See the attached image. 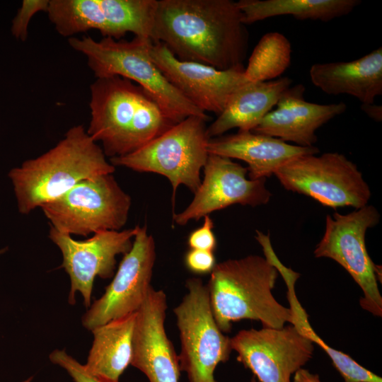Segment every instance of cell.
Listing matches in <instances>:
<instances>
[{
  "label": "cell",
  "instance_id": "cell-1",
  "mask_svg": "<svg viewBox=\"0 0 382 382\" xmlns=\"http://www.w3.org/2000/svg\"><path fill=\"white\" fill-rule=\"evenodd\" d=\"M249 34L232 0H158L152 42L178 59L219 70L245 69Z\"/></svg>",
  "mask_w": 382,
  "mask_h": 382
},
{
  "label": "cell",
  "instance_id": "cell-2",
  "mask_svg": "<svg viewBox=\"0 0 382 382\" xmlns=\"http://www.w3.org/2000/svg\"><path fill=\"white\" fill-rule=\"evenodd\" d=\"M91 120L86 129L110 158L140 149L175 124L142 87L118 76L91 85Z\"/></svg>",
  "mask_w": 382,
  "mask_h": 382
},
{
  "label": "cell",
  "instance_id": "cell-3",
  "mask_svg": "<svg viewBox=\"0 0 382 382\" xmlns=\"http://www.w3.org/2000/svg\"><path fill=\"white\" fill-rule=\"evenodd\" d=\"M102 148L83 125L69 129L63 139L42 155L23 161L8 173L18 211L28 214L82 180L112 174Z\"/></svg>",
  "mask_w": 382,
  "mask_h": 382
},
{
  "label": "cell",
  "instance_id": "cell-4",
  "mask_svg": "<svg viewBox=\"0 0 382 382\" xmlns=\"http://www.w3.org/2000/svg\"><path fill=\"white\" fill-rule=\"evenodd\" d=\"M279 274L270 260L257 255L216 263L206 285L219 329L228 332L233 322L243 319L258 320L262 328L292 324V311L272 294Z\"/></svg>",
  "mask_w": 382,
  "mask_h": 382
},
{
  "label": "cell",
  "instance_id": "cell-5",
  "mask_svg": "<svg viewBox=\"0 0 382 382\" xmlns=\"http://www.w3.org/2000/svg\"><path fill=\"white\" fill-rule=\"evenodd\" d=\"M69 45L83 54L95 77L118 76L129 79L146 90L165 115L174 123L197 115L209 120L185 98L164 76L151 59L149 39L134 37L132 40L103 37L99 41L90 36L71 37Z\"/></svg>",
  "mask_w": 382,
  "mask_h": 382
},
{
  "label": "cell",
  "instance_id": "cell-6",
  "mask_svg": "<svg viewBox=\"0 0 382 382\" xmlns=\"http://www.w3.org/2000/svg\"><path fill=\"white\" fill-rule=\"evenodd\" d=\"M197 115L187 117L135 151L110 158L115 166L165 176L172 186L175 204L178 187L183 185L195 193L201 184L200 173L209 153L207 122Z\"/></svg>",
  "mask_w": 382,
  "mask_h": 382
},
{
  "label": "cell",
  "instance_id": "cell-7",
  "mask_svg": "<svg viewBox=\"0 0 382 382\" xmlns=\"http://www.w3.org/2000/svg\"><path fill=\"white\" fill-rule=\"evenodd\" d=\"M131 204L130 196L112 174H105L81 181L40 208L56 230L87 236L121 230L127 221Z\"/></svg>",
  "mask_w": 382,
  "mask_h": 382
},
{
  "label": "cell",
  "instance_id": "cell-8",
  "mask_svg": "<svg viewBox=\"0 0 382 382\" xmlns=\"http://www.w3.org/2000/svg\"><path fill=\"white\" fill-rule=\"evenodd\" d=\"M187 294L173 309L181 344V371L189 382H217L216 366L226 362L232 351L231 338L214 319L207 285L200 278L186 281Z\"/></svg>",
  "mask_w": 382,
  "mask_h": 382
},
{
  "label": "cell",
  "instance_id": "cell-9",
  "mask_svg": "<svg viewBox=\"0 0 382 382\" xmlns=\"http://www.w3.org/2000/svg\"><path fill=\"white\" fill-rule=\"evenodd\" d=\"M274 175L286 190L311 197L331 208L359 209L367 205L371 197L361 172L337 152L299 156L282 165Z\"/></svg>",
  "mask_w": 382,
  "mask_h": 382
},
{
  "label": "cell",
  "instance_id": "cell-10",
  "mask_svg": "<svg viewBox=\"0 0 382 382\" xmlns=\"http://www.w3.org/2000/svg\"><path fill=\"white\" fill-rule=\"evenodd\" d=\"M379 221L378 210L368 204L347 214L327 215L324 234L313 253L316 257H328L343 267L363 291L361 306L381 317L382 296L377 283L379 266L371 259L365 244L366 231Z\"/></svg>",
  "mask_w": 382,
  "mask_h": 382
},
{
  "label": "cell",
  "instance_id": "cell-11",
  "mask_svg": "<svg viewBox=\"0 0 382 382\" xmlns=\"http://www.w3.org/2000/svg\"><path fill=\"white\" fill-rule=\"evenodd\" d=\"M158 0H50L47 11L57 33L71 37L91 29L121 40L127 33L149 39Z\"/></svg>",
  "mask_w": 382,
  "mask_h": 382
},
{
  "label": "cell",
  "instance_id": "cell-12",
  "mask_svg": "<svg viewBox=\"0 0 382 382\" xmlns=\"http://www.w3.org/2000/svg\"><path fill=\"white\" fill-rule=\"evenodd\" d=\"M156 257L154 239L146 225L138 226L132 248L123 255L112 282L82 316L83 328L91 331L137 313L151 286Z\"/></svg>",
  "mask_w": 382,
  "mask_h": 382
},
{
  "label": "cell",
  "instance_id": "cell-13",
  "mask_svg": "<svg viewBox=\"0 0 382 382\" xmlns=\"http://www.w3.org/2000/svg\"><path fill=\"white\" fill-rule=\"evenodd\" d=\"M313 344L292 324L241 330L231 337L237 360L260 382H291V375L312 358Z\"/></svg>",
  "mask_w": 382,
  "mask_h": 382
},
{
  "label": "cell",
  "instance_id": "cell-14",
  "mask_svg": "<svg viewBox=\"0 0 382 382\" xmlns=\"http://www.w3.org/2000/svg\"><path fill=\"white\" fill-rule=\"evenodd\" d=\"M137 226L120 231H105L93 234L88 239L78 241L50 226L48 237L62 255L61 267L70 279L68 301L76 302L79 292L86 307L91 303L95 279H109L115 274L116 257L125 255L132 248Z\"/></svg>",
  "mask_w": 382,
  "mask_h": 382
},
{
  "label": "cell",
  "instance_id": "cell-15",
  "mask_svg": "<svg viewBox=\"0 0 382 382\" xmlns=\"http://www.w3.org/2000/svg\"><path fill=\"white\" fill-rule=\"evenodd\" d=\"M204 178L190 204L173 219L179 226L198 221L210 213L239 204L253 207L269 202L272 194L266 178H246L247 168L231 158L209 154L203 168Z\"/></svg>",
  "mask_w": 382,
  "mask_h": 382
},
{
  "label": "cell",
  "instance_id": "cell-16",
  "mask_svg": "<svg viewBox=\"0 0 382 382\" xmlns=\"http://www.w3.org/2000/svg\"><path fill=\"white\" fill-rule=\"evenodd\" d=\"M149 55L166 79L202 112L219 115L233 93L248 82L245 69L219 70L176 58L163 44L148 45Z\"/></svg>",
  "mask_w": 382,
  "mask_h": 382
},
{
  "label": "cell",
  "instance_id": "cell-17",
  "mask_svg": "<svg viewBox=\"0 0 382 382\" xmlns=\"http://www.w3.org/2000/svg\"><path fill=\"white\" fill-rule=\"evenodd\" d=\"M165 292L151 286L136 313L131 365L149 382H179L178 355L165 329L167 310Z\"/></svg>",
  "mask_w": 382,
  "mask_h": 382
},
{
  "label": "cell",
  "instance_id": "cell-18",
  "mask_svg": "<svg viewBox=\"0 0 382 382\" xmlns=\"http://www.w3.org/2000/svg\"><path fill=\"white\" fill-rule=\"evenodd\" d=\"M302 84L290 86L281 96L276 108L268 112L251 132L291 141L296 146H313L317 141L316 130L345 112L343 103L318 104L306 101Z\"/></svg>",
  "mask_w": 382,
  "mask_h": 382
},
{
  "label": "cell",
  "instance_id": "cell-19",
  "mask_svg": "<svg viewBox=\"0 0 382 382\" xmlns=\"http://www.w3.org/2000/svg\"><path fill=\"white\" fill-rule=\"evenodd\" d=\"M207 147L209 154L245 162L250 180L267 178L296 157L319 153L314 146H299L268 135L240 131L209 139Z\"/></svg>",
  "mask_w": 382,
  "mask_h": 382
},
{
  "label": "cell",
  "instance_id": "cell-20",
  "mask_svg": "<svg viewBox=\"0 0 382 382\" xmlns=\"http://www.w3.org/2000/svg\"><path fill=\"white\" fill-rule=\"evenodd\" d=\"M309 75L313 84L327 94H347L362 104H372L382 94V48L351 62L314 64Z\"/></svg>",
  "mask_w": 382,
  "mask_h": 382
},
{
  "label": "cell",
  "instance_id": "cell-21",
  "mask_svg": "<svg viewBox=\"0 0 382 382\" xmlns=\"http://www.w3.org/2000/svg\"><path fill=\"white\" fill-rule=\"evenodd\" d=\"M292 80L280 77L267 81H248L231 96L224 110L207 127L208 139L224 135L238 128L240 132L253 131L276 105Z\"/></svg>",
  "mask_w": 382,
  "mask_h": 382
},
{
  "label": "cell",
  "instance_id": "cell-22",
  "mask_svg": "<svg viewBox=\"0 0 382 382\" xmlns=\"http://www.w3.org/2000/svg\"><path fill=\"white\" fill-rule=\"evenodd\" d=\"M136 313L91 330L93 342L85 369L101 382H119L131 364Z\"/></svg>",
  "mask_w": 382,
  "mask_h": 382
},
{
  "label": "cell",
  "instance_id": "cell-23",
  "mask_svg": "<svg viewBox=\"0 0 382 382\" xmlns=\"http://www.w3.org/2000/svg\"><path fill=\"white\" fill-rule=\"evenodd\" d=\"M245 25L290 15L299 20L330 21L351 13L358 0H240L236 1Z\"/></svg>",
  "mask_w": 382,
  "mask_h": 382
},
{
  "label": "cell",
  "instance_id": "cell-24",
  "mask_svg": "<svg viewBox=\"0 0 382 382\" xmlns=\"http://www.w3.org/2000/svg\"><path fill=\"white\" fill-rule=\"evenodd\" d=\"M275 267L287 286L288 301L294 315L292 325L296 326L303 335L326 352L344 381L382 382L380 376L361 366L348 354L330 347L318 336L310 325L308 315L296 296L294 285L300 274L285 267L280 261L276 262Z\"/></svg>",
  "mask_w": 382,
  "mask_h": 382
},
{
  "label": "cell",
  "instance_id": "cell-25",
  "mask_svg": "<svg viewBox=\"0 0 382 382\" xmlns=\"http://www.w3.org/2000/svg\"><path fill=\"white\" fill-rule=\"evenodd\" d=\"M289 40L279 32L265 34L249 58L244 74L248 81H267L279 77L291 63Z\"/></svg>",
  "mask_w": 382,
  "mask_h": 382
},
{
  "label": "cell",
  "instance_id": "cell-26",
  "mask_svg": "<svg viewBox=\"0 0 382 382\" xmlns=\"http://www.w3.org/2000/svg\"><path fill=\"white\" fill-rule=\"evenodd\" d=\"M50 0H23L12 21L11 33L19 40L25 41L28 37V28L33 16L40 11L47 12Z\"/></svg>",
  "mask_w": 382,
  "mask_h": 382
},
{
  "label": "cell",
  "instance_id": "cell-27",
  "mask_svg": "<svg viewBox=\"0 0 382 382\" xmlns=\"http://www.w3.org/2000/svg\"><path fill=\"white\" fill-rule=\"evenodd\" d=\"M52 363L64 369L74 382H101L89 374L84 365L64 349H54L49 355Z\"/></svg>",
  "mask_w": 382,
  "mask_h": 382
},
{
  "label": "cell",
  "instance_id": "cell-28",
  "mask_svg": "<svg viewBox=\"0 0 382 382\" xmlns=\"http://www.w3.org/2000/svg\"><path fill=\"white\" fill-rule=\"evenodd\" d=\"M203 218V225L190 233L187 244L190 249L214 252L216 246V237L212 230L214 223L209 215Z\"/></svg>",
  "mask_w": 382,
  "mask_h": 382
},
{
  "label": "cell",
  "instance_id": "cell-29",
  "mask_svg": "<svg viewBox=\"0 0 382 382\" xmlns=\"http://www.w3.org/2000/svg\"><path fill=\"white\" fill-rule=\"evenodd\" d=\"M216 264V258L212 251L190 249L185 256L186 267L195 274L211 273Z\"/></svg>",
  "mask_w": 382,
  "mask_h": 382
},
{
  "label": "cell",
  "instance_id": "cell-30",
  "mask_svg": "<svg viewBox=\"0 0 382 382\" xmlns=\"http://www.w3.org/2000/svg\"><path fill=\"white\" fill-rule=\"evenodd\" d=\"M293 382H321L318 374L311 373L306 369L301 368L294 374Z\"/></svg>",
  "mask_w": 382,
  "mask_h": 382
},
{
  "label": "cell",
  "instance_id": "cell-31",
  "mask_svg": "<svg viewBox=\"0 0 382 382\" xmlns=\"http://www.w3.org/2000/svg\"><path fill=\"white\" fill-rule=\"evenodd\" d=\"M361 109L368 117L377 121L381 122L382 120V106L372 104H361Z\"/></svg>",
  "mask_w": 382,
  "mask_h": 382
},
{
  "label": "cell",
  "instance_id": "cell-32",
  "mask_svg": "<svg viewBox=\"0 0 382 382\" xmlns=\"http://www.w3.org/2000/svg\"><path fill=\"white\" fill-rule=\"evenodd\" d=\"M7 249V247H0V257L6 252Z\"/></svg>",
  "mask_w": 382,
  "mask_h": 382
},
{
  "label": "cell",
  "instance_id": "cell-33",
  "mask_svg": "<svg viewBox=\"0 0 382 382\" xmlns=\"http://www.w3.org/2000/svg\"><path fill=\"white\" fill-rule=\"evenodd\" d=\"M32 379H33V377H30L27 378L26 380H24L23 382H31Z\"/></svg>",
  "mask_w": 382,
  "mask_h": 382
},
{
  "label": "cell",
  "instance_id": "cell-34",
  "mask_svg": "<svg viewBox=\"0 0 382 382\" xmlns=\"http://www.w3.org/2000/svg\"><path fill=\"white\" fill-rule=\"evenodd\" d=\"M250 382H257L256 378H255V376H253V377L251 378Z\"/></svg>",
  "mask_w": 382,
  "mask_h": 382
}]
</instances>
